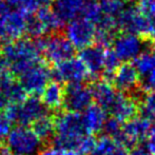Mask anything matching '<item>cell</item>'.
Here are the masks:
<instances>
[{"label":"cell","mask_w":155,"mask_h":155,"mask_svg":"<svg viewBox=\"0 0 155 155\" xmlns=\"http://www.w3.org/2000/svg\"><path fill=\"white\" fill-rule=\"evenodd\" d=\"M54 118L55 136L52 140L54 148L73 151L78 155H89L92 152L97 139L88 132L81 113L65 111Z\"/></svg>","instance_id":"cell-1"},{"label":"cell","mask_w":155,"mask_h":155,"mask_svg":"<svg viewBox=\"0 0 155 155\" xmlns=\"http://www.w3.org/2000/svg\"><path fill=\"white\" fill-rule=\"evenodd\" d=\"M4 112L13 124L19 127L31 126L37 119L51 115V111L35 95H30L20 104L10 106Z\"/></svg>","instance_id":"cell-2"},{"label":"cell","mask_w":155,"mask_h":155,"mask_svg":"<svg viewBox=\"0 0 155 155\" xmlns=\"http://www.w3.org/2000/svg\"><path fill=\"white\" fill-rule=\"evenodd\" d=\"M6 147L13 155H39L45 150V143L28 127H16L6 136Z\"/></svg>","instance_id":"cell-3"},{"label":"cell","mask_w":155,"mask_h":155,"mask_svg":"<svg viewBox=\"0 0 155 155\" xmlns=\"http://www.w3.org/2000/svg\"><path fill=\"white\" fill-rule=\"evenodd\" d=\"M42 59L56 65L58 63L72 58L75 53V48L60 33H53L40 38Z\"/></svg>","instance_id":"cell-4"},{"label":"cell","mask_w":155,"mask_h":155,"mask_svg":"<svg viewBox=\"0 0 155 155\" xmlns=\"http://www.w3.org/2000/svg\"><path fill=\"white\" fill-rule=\"evenodd\" d=\"M64 35L75 49L82 50L94 45L97 37V29L92 21L84 17H78L68 22Z\"/></svg>","instance_id":"cell-5"},{"label":"cell","mask_w":155,"mask_h":155,"mask_svg":"<svg viewBox=\"0 0 155 155\" xmlns=\"http://www.w3.org/2000/svg\"><path fill=\"white\" fill-rule=\"evenodd\" d=\"M52 78V70L43 60L35 63L29 70L22 73L17 80L30 95H39L42 93Z\"/></svg>","instance_id":"cell-6"},{"label":"cell","mask_w":155,"mask_h":155,"mask_svg":"<svg viewBox=\"0 0 155 155\" xmlns=\"http://www.w3.org/2000/svg\"><path fill=\"white\" fill-rule=\"evenodd\" d=\"M151 121L143 116H134L123 124L121 133L117 143L127 149H132L146 141L151 129Z\"/></svg>","instance_id":"cell-7"},{"label":"cell","mask_w":155,"mask_h":155,"mask_svg":"<svg viewBox=\"0 0 155 155\" xmlns=\"http://www.w3.org/2000/svg\"><path fill=\"white\" fill-rule=\"evenodd\" d=\"M92 88L84 82L70 84L64 88L62 108L67 112L82 113L92 104Z\"/></svg>","instance_id":"cell-8"},{"label":"cell","mask_w":155,"mask_h":155,"mask_svg":"<svg viewBox=\"0 0 155 155\" xmlns=\"http://www.w3.org/2000/svg\"><path fill=\"white\" fill-rule=\"evenodd\" d=\"M114 54L120 61L129 62L135 60L145 50V43L140 36L131 33H124L117 35L112 41Z\"/></svg>","instance_id":"cell-9"},{"label":"cell","mask_w":155,"mask_h":155,"mask_svg":"<svg viewBox=\"0 0 155 155\" xmlns=\"http://www.w3.org/2000/svg\"><path fill=\"white\" fill-rule=\"evenodd\" d=\"M89 76L90 74L84 63L75 57L58 63L52 70V77L60 84H80L86 81Z\"/></svg>","instance_id":"cell-10"},{"label":"cell","mask_w":155,"mask_h":155,"mask_svg":"<svg viewBox=\"0 0 155 155\" xmlns=\"http://www.w3.org/2000/svg\"><path fill=\"white\" fill-rule=\"evenodd\" d=\"M117 28L124 33L135 35L147 34L149 27V17L138 6H126V8L117 16Z\"/></svg>","instance_id":"cell-11"},{"label":"cell","mask_w":155,"mask_h":155,"mask_svg":"<svg viewBox=\"0 0 155 155\" xmlns=\"http://www.w3.org/2000/svg\"><path fill=\"white\" fill-rule=\"evenodd\" d=\"M139 84L147 92L155 91V49H145L135 59Z\"/></svg>","instance_id":"cell-12"},{"label":"cell","mask_w":155,"mask_h":155,"mask_svg":"<svg viewBox=\"0 0 155 155\" xmlns=\"http://www.w3.org/2000/svg\"><path fill=\"white\" fill-rule=\"evenodd\" d=\"M112 82L119 92L126 94L135 92L139 86V76L135 65L124 62L116 69L111 76Z\"/></svg>","instance_id":"cell-13"},{"label":"cell","mask_w":155,"mask_h":155,"mask_svg":"<svg viewBox=\"0 0 155 155\" xmlns=\"http://www.w3.org/2000/svg\"><path fill=\"white\" fill-rule=\"evenodd\" d=\"M107 50L104 45H92L80 50L79 59L84 63L90 75H98L104 73V63H106Z\"/></svg>","instance_id":"cell-14"},{"label":"cell","mask_w":155,"mask_h":155,"mask_svg":"<svg viewBox=\"0 0 155 155\" xmlns=\"http://www.w3.org/2000/svg\"><path fill=\"white\" fill-rule=\"evenodd\" d=\"M91 0H55L52 10L62 23L81 17L82 12Z\"/></svg>","instance_id":"cell-15"},{"label":"cell","mask_w":155,"mask_h":155,"mask_svg":"<svg viewBox=\"0 0 155 155\" xmlns=\"http://www.w3.org/2000/svg\"><path fill=\"white\" fill-rule=\"evenodd\" d=\"M137 111H138V104L136 100L128 94L120 92L108 114L121 123H126L129 119L136 116Z\"/></svg>","instance_id":"cell-16"},{"label":"cell","mask_w":155,"mask_h":155,"mask_svg":"<svg viewBox=\"0 0 155 155\" xmlns=\"http://www.w3.org/2000/svg\"><path fill=\"white\" fill-rule=\"evenodd\" d=\"M92 93L96 104L104 109L108 114L120 92L108 80H99L92 87Z\"/></svg>","instance_id":"cell-17"},{"label":"cell","mask_w":155,"mask_h":155,"mask_svg":"<svg viewBox=\"0 0 155 155\" xmlns=\"http://www.w3.org/2000/svg\"><path fill=\"white\" fill-rule=\"evenodd\" d=\"M82 120L90 134H97L101 132L107 120V113L97 104H91L81 113Z\"/></svg>","instance_id":"cell-18"},{"label":"cell","mask_w":155,"mask_h":155,"mask_svg":"<svg viewBox=\"0 0 155 155\" xmlns=\"http://www.w3.org/2000/svg\"><path fill=\"white\" fill-rule=\"evenodd\" d=\"M63 94H64V88L60 82L50 81L41 93L40 99L50 111L58 110L62 108Z\"/></svg>","instance_id":"cell-19"},{"label":"cell","mask_w":155,"mask_h":155,"mask_svg":"<svg viewBox=\"0 0 155 155\" xmlns=\"http://www.w3.org/2000/svg\"><path fill=\"white\" fill-rule=\"evenodd\" d=\"M89 155H129L126 147L106 135L97 139L95 147Z\"/></svg>","instance_id":"cell-20"},{"label":"cell","mask_w":155,"mask_h":155,"mask_svg":"<svg viewBox=\"0 0 155 155\" xmlns=\"http://www.w3.org/2000/svg\"><path fill=\"white\" fill-rule=\"evenodd\" d=\"M31 129L43 143H52L55 136V118L53 115L41 117L31 124Z\"/></svg>","instance_id":"cell-21"},{"label":"cell","mask_w":155,"mask_h":155,"mask_svg":"<svg viewBox=\"0 0 155 155\" xmlns=\"http://www.w3.org/2000/svg\"><path fill=\"white\" fill-rule=\"evenodd\" d=\"M11 8L22 12L23 14H32L50 6V0H5Z\"/></svg>","instance_id":"cell-22"},{"label":"cell","mask_w":155,"mask_h":155,"mask_svg":"<svg viewBox=\"0 0 155 155\" xmlns=\"http://www.w3.org/2000/svg\"><path fill=\"white\" fill-rule=\"evenodd\" d=\"M97 2L102 14L115 19L127 6L126 0H97Z\"/></svg>","instance_id":"cell-23"},{"label":"cell","mask_w":155,"mask_h":155,"mask_svg":"<svg viewBox=\"0 0 155 155\" xmlns=\"http://www.w3.org/2000/svg\"><path fill=\"white\" fill-rule=\"evenodd\" d=\"M143 116L155 123V91H150L143 97L141 104Z\"/></svg>","instance_id":"cell-24"},{"label":"cell","mask_w":155,"mask_h":155,"mask_svg":"<svg viewBox=\"0 0 155 155\" xmlns=\"http://www.w3.org/2000/svg\"><path fill=\"white\" fill-rule=\"evenodd\" d=\"M123 124L121 121L117 120L114 117H109L107 118L106 124L104 126V129H102L101 132L104 133V135L108 137H111L114 140H118L119 136H120L121 133V128H123Z\"/></svg>","instance_id":"cell-25"},{"label":"cell","mask_w":155,"mask_h":155,"mask_svg":"<svg viewBox=\"0 0 155 155\" xmlns=\"http://www.w3.org/2000/svg\"><path fill=\"white\" fill-rule=\"evenodd\" d=\"M119 62L120 60L117 58V56L114 54L113 51H107V56H106V63H104V73L110 74L112 76V74L116 71V69L119 67Z\"/></svg>","instance_id":"cell-26"},{"label":"cell","mask_w":155,"mask_h":155,"mask_svg":"<svg viewBox=\"0 0 155 155\" xmlns=\"http://www.w3.org/2000/svg\"><path fill=\"white\" fill-rule=\"evenodd\" d=\"M13 123L10 120L4 111H0V137L4 138L12 130Z\"/></svg>","instance_id":"cell-27"},{"label":"cell","mask_w":155,"mask_h":155,"mask_svg":"<svg viewBox=\"0 0 155 155\" xmlns=\"http://www.w3.org/2000/svg\"><path fill=\"white\" fill-rule=\"evenodd\" d=\"M138 8L149 18L155 16V0H141Z\"/></svg>","instance_id":"cell-28"},{"label":"cell","mask_w":155,"mask_h":155,"mask_svg":"<svg viewBox=\"0 0 155 155\" xmlns=\"http://www.w3.org/2000/svg\"><path fill=\"white\" fill-rule=\"evenodd\" d=\"M146 141H147V143H146L147 149L149 150L152 155H155V123L151 124V129H150V132L148 134Z\"/></svg>","instance_id":"cell-29"},{"label":"cell","mask_w":155,"mask_h":155,"mask_svg":"<svg viewBox=\"0 0 155 155\" xmlns=\"http://www.w3.org/2000/svg\"><path fill=\"white\" fill-rule=\"evenodd\" d=\"M129 155H152L146 146H136L129 151Z\"/></svg>","instance_id":"cell-30"},{"label":"cell","mask_w":155,"mask_h":155,"mask_svg":"<svg viewBox=\"0 0 155 155\" xmlns=\"http://www.w3.org/2000/svg\"><path fill=\"white\" fill-rule=\"evenodd\" d=\"M147 35L153 42H155V16L149 18V27H148Z\"/></svg>","instance_id":"cell-31"},{"label":"cell","mask_w":155,"mask_h":155,"mask_svg":"<svg viewBox=\"0 0 155 155\" xmlns=\"http://www.w3.org/2000/svg\"><path fill=\"white\" fill-rule=\"evenodd\" d=\"M2 145H3V143H1V145H0V150H1V146H2Z\"/></svg>","instance_id":"cell-32"}]
</instances>
